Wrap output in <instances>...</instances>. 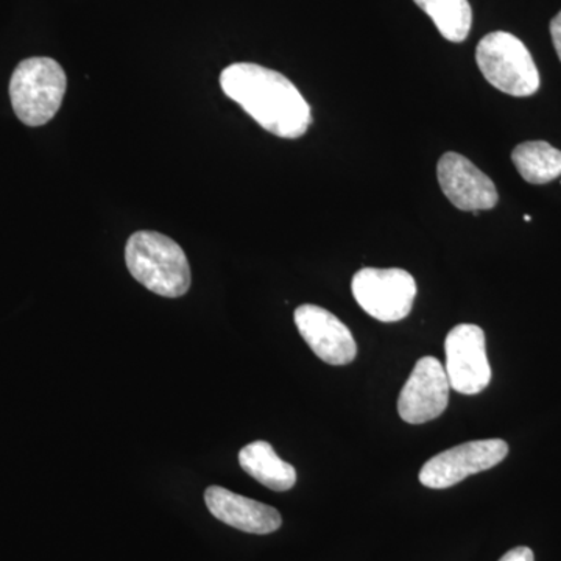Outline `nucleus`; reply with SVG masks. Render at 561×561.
Segmentation results:
<instances>
[{
	"label": "nucleus",
	"instance_id": "ddd939ff",
	"mask_svg": "<svg viewBox=\"0 0 561 561\" xmlns=\"http://www.w3.org/2000/svg\"><path fill=\"white\" fill-rule=\"evenodd\" d=\"M516 171L530 184H546L561 176V150L546 140H527L512 151Z\"/></svg>",
	"mask_w": 561,
	"mask_h": 561
},
{
	"label": "nucleus",
	"instance_id": "f8f14e48",
	"mask_svg": "<svg viewBox=\"0 0 561 561\" xmlns=\"http://www.w3.org/2000/svg\"><path fill=\"white\" fill-rule=\"evenodd\" d=\"M239 463L247 474L273 491H287L297 483V471L280 459L271 443H250L239 453Z\"/></svg>",
	"mask_w": 561,
	"mask_h": 561
},
{
	"label": "nucleus",
	"instance_id": "f03ea898",
	"mask_svg": "<svg viewBox=\"0 0 561 561\" xmlns=\"http://www.w3.org/2000/svg\"><path fill=\"white\" fill-rule=\"evenodd\" d=\"M125 262L133 278L165 298L190 291L191 267L183 249L161 232L138 231L130 236Z\"/></svg>",
	"mask_w": 561,
	"mask_h": 561
},
{
	"label": "nucleus",
	"instance_id": "423d86ee",
	"mask_svg": "<svg viewBox=\"0 0 561 561\" xmlns=\"http://www.w3.org/2000/svg\"><path fill=\"white\" fill-rule=\"evenodd\" d=\"M508 445L501 438L463 443L432 457L420 471V482L432 490H445L468 476L490 470L507 457Z\"/></svg>",
	"mask_w": 561,
	"mask_h": 561
},
{
	"label": "nucleus",
	"instance_id": "20e7f679",
	"mask_svg": "<svg viewBox=\"0 0 561 561\" xmlns=\"http://www.w3.org/2000/svg\"><path fill=\"white\" fill-rule=\"evenodd\" d=\"M476 61L491 87L513 98H529L540 90V72L522 39L507 32L483 36Z\"/></svg>",
	"mask_w": 561,
	"mask_h": 561
},
{
	"label": "nucleus",
	"instance_id": "39448f33",
	"mask_svg": "<svg viewBox=\"0 0 561 561\" xmlns=\"http://www.w3.org/2000/svg\"><path fill=\"white\" fill-rule=\"evenodd\" d=\"M357 305L373 319L394 323L411 313L416 283L402 268H362L351 283Z\"/></svg>",
	"mask_w": 561,
	"mask_h": 561
},
{
	"label": "nucleus",
	"instance_id": "9b49d317",
	"mask_svg": "<svg viewBox=\"0 0 561 561\" xmlns=\"http://www.w3.org/2000/svg\"><path fill=\"white\" fill-rule=\"evenodd\" d=\"M205 502L210 515L216 516L227 526L247 534H273L283 524V518L276 508L232 493L224 486H208L205 491Z\"/></svg>",
	"mask_w": 561,
	"mask_h": 561
},
{
	"label": "nucleus",
	"instance_id": "4468645a",
	"mask_svg": "<svg viewBox=\"0 0 561 561\" xmlns=\"http://www.w3.org/2000/svg\"><path fill=\"white\" fill-rule=\"evenodd\" d=\"M427 16L443 38L463 43L471 32L472 9L468 0H413Z\"/></svg>",
	"mask_w": 561,
	"mask_h": 561
},
{
	"label": "nucleus",
	"instance_id": "7ed1b4c3",
	"mask_svg": "<svg viewBox=\"0 0 561 561\" xmlns=\"http://www.w3.org/2000/svg\"><path fill=\"white\" fill-rule=\"evenodd\" d=\"M68 79L65 69L47 57L21 61L10 80V99L22 124L41 127L60 110Z\"/></svg>",
	"mask_w": 561,
	"mask_h": 561
},
{
	"label": "nucleus",
	"instance_id": "9d476101",
	"mask_svg": "<svg viewBox=\"0 0 561 561\" xmlns=\"http://www.w3.org/2000/svg\"><path fill=\"white\" fill-rule=\"evenodd\" d=\"M295 324L317 357L330 365H348L356 359L357 345L346 324L316 305L295 311Z\"/></svg>",
	"mask_w": 561,
	"mask_h": 561
},
{
	"label": "nucleus",
	"instance_id": "dca6fc26",
	"mask_svg": "<svg viewBox=\"0 0 561 561\" xmlns=\"http://www.w3.org/2000/svg\"><path fill=\"white\" fill-rule=\"evenodd\" d=\"M551 36L553 47H556L557 55H559L561 61V11L551 21Z\"/></svg>",
	"mask_w": 561,
	"mask_h": 561
},
{
	"label": "nucleus",
	"instance_id": "0eeeda50",
	"mask_svg": "<svg viewBox=\"0 0 561 561\" xmlns=\"http://www.w3.org/2000/svg\"><path fill=\"white\" fill-rule=\"evenodd\" d=\"M445 351V370L451 389L461 394H478L489 387L491 368L482 328L457 324L446 335Z\"/></svg>",
	"mask_w": 561,
	"mask_h": 561
},
{
	"label": "nucleus",
	"instance_id": "f257e3e1",
	"mask_svg": "<svg viewBox=\"0 0 561 561\" xmlns=\"http://www.w3.org/2000/svg\"><path fill=\"white\" fill-rule=\"evenodd\" d=\"M220 87L264 130L278 138L298 139L311 127V106L297 87L276 70L254 62H236L221 70Z\"/></svg>",
	"mask_w": 561,
	"mask_h": 561
},
{
	"label": "nucleus",
	"instance_id": "6e6552de",
	"mask_svg": "<svg viewBox=\"0 0 561 561\" xmlns=\"http://www.w3.org/2000/svg\"><path fill=\"white\" fill-rule=\"evenodd\" d=\"M449 383L445 365L435 357L416 362L398 398V412L405 423L423 424L438 419L449 404Z\"/></svg>",
	"mask_w": 561,
	"mask_h": 561
},
{
	"label": "nucleus",
	"instance_id": "1a4fd4ad",
	"mask_svg": "<svg viewBox=\"0 0 561 561\" xmlns=\"http://www.w3.org/2000/svg\"><path fill=\"white\" fill-rule=\"evenodd\" d=\"M443 194L457 209L476 213L493 209L500 202L493 180L463 154L448 151L437 165Z\"/></svg>",
	"mask_w": 561,
	"mask_h": 561
},
{
	"label": "nucleus",
	"instance_id": "2eb2a0df",
	"mask_svg": "<svg viewBox=\"0 0 561 561\" xmlns=\"http://www.w3.org/2000/svg\"><path fill=\"white\" fill-rule=\"evenodd\" d=\"M500 561H535L534 552L526 546H519V548L512 549L505 553Z\"/></svg>",
	"mask_w": 561,
	"mask_h": 561
}]
</instances>
